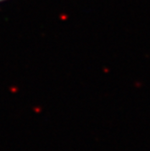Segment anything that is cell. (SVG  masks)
<instances>
[{
  "mask_svg": "<svg viewBox=\"0 0 150 151\" xmlns=\"http://www.w3.org/2000/svg\"><path fill=\"white\" fill-rule=\"evenodd\" d=\"M4 1H6V0H0V2H4Z\"/></svg>",
  "mask_w": 150,
  "mask_h": 151,
  "instance_id": "6da1fadb",
  "label": "cell"
}]
</instances>
